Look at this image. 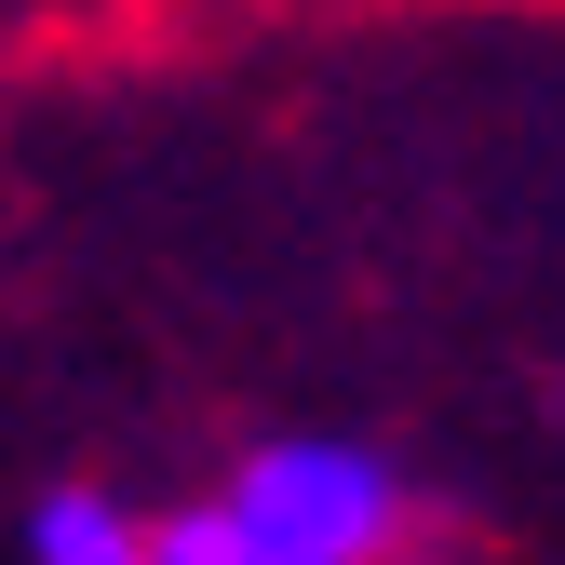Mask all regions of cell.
I'll return each mask as SVG.
<instances>
[{
	"label": "cell",
	"mask_w": 565,
	"mask_h": 565,
	"mask_svg": "<svg viewBox=\"0 0 565 565\" xmlns=\"http://www.w3.org/2000/svg\"><path fill=\"white\" fill-rule=\"evenodd\" d=\"M28 565H149V512L121 484H41L28 499Z\"/></svg>",
	"instance_id": "2"
},
{
	"label": "cell",
	"mask_w": 565,
	"mask_h": 565,
	"mask_svg": "<svg viewBox=\"0 0 565 565\" xmlns=\"http://www.w3.org/2000/svg\"><path fill=\"white\" fill-rule=\"evenodd\" d=\"M552 431H565V364H552Z\"/></svg>",
	"instance_id": "3"
},
{
	"label": "cell",
	"mask_w": 565,
	"mask_h": 565,
	"mask_svg": "<svg viewBox=\"0 0 565 565\" xmlns=\"http://www.w3.org/2000/svg\"><path fill=\"white\" fill-rule=\"evenodd\" d=\"M417 471L364 431H269L202 499L149 512V565H404Z\"/></svg>",
	"instance_id": "1"
}]
</instances>
